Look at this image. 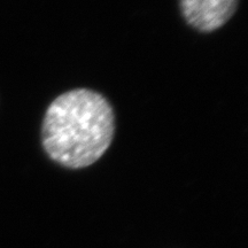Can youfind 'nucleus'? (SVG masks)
Listing matches in <instances>:
<instances>
[{
  "instance_id": "f03ea898",
  "label": "nucleus",
  "mask_w": 248,
  "mask_h": 248,
  "mask_svg": "<svg viewBox=\"0 0 248 248\" xmlns=\"http://www.w3.org/2000/svg\"><path fill=\"white\" fill-rule=\"evenodd\" d=\"M239 0H179L186 23L201 32H212L233 16Z\"/></svg>"
},
{
  "instance_id": "f257e3e1",
  "label": "nucleus",
  "mask_w": 248,
  "mask_h": 248,
  "mask_svg": "<svg viewBox=\"0 0 248 248\" xmlns=\"http://www.w3.org/2000/svg\"><path fill=\"white\" fill-rule=\"evenodd\" d=\"M115 132L113 108L104 95L76 89L59 95L46 110L42 142L46 154L70 169L95 163L106 153Z\"/></svg>"
}]
</instances>
